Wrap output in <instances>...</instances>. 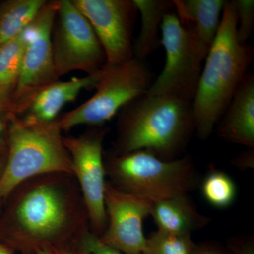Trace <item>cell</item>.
<instances>
[{
	"label": "cell",
	"instance_id": "17",
	"mask_svg": "<svg viewBox=\"0 0 254 254\" xmlns=\"http://www.w3.org/2000/svg\"><path fill=\"white\" fill-rule=\"evenodd\" d=\"M141 15L139 35L133 43V57L143 60L161 45V25L165 15L175 10L173 1L133 0Z\"/></svg>",
	"mask_w": 254,
	"mask_h": 254
},
{
	"label": "cell",
	"instance_id": "12",
	"mask_svg": "<svg viewBox=\"0 0 254 254\" xmlns=\"http://www.w3.org/2000/svg\"><path fill=\"white\" fill-rule=\"evenodd\" d=\"M106 230L102 242L125 254H142L146 245L143 222L153 203L118 190L107 181L105 190Z\"/></svg>",
	"mask_w": 254,
	"mask_h": 254
},
{
	"label": "cell",
	"instance_id": "18",
	"mask_svg": "<svg viewBox=\"0 0 254 254\" xmlns=\"http://www.w3.org/2000/svg\"><path fill=\"white\" fill-rule=\"evenodd\" d=\"M45 0H9L0 4V47L19 36L31 24Z\"/></svg>",
	"mask_w": 254,
	"mask_h": 254
},
{
	"label": "cell",
	"instance_id": "10",
	"mask_svg": "<svg viewBox=\"0 0 254 254\" xmlns=\"http://www.w3.org/2000/svg\"><path fill=\"white\" fill-rule=\"evenodd\" d=\"M108 130L104 125L92 127L79 136H63L70 155L72 174L81 190L86 205L90 231L101 237L108 220L105 207L106 171L103 141Z\"/></svg>",
	"mask_w": 254,
	"mask_h": 254
},
{
	"label": "cell",
	"instance_id": "15",
	"mask_svg": "<svg viewBox=\"0 0 254 254\" xmlns=\"http://www.w3.org/2000/svg\"><path fill=\"white\" fill-rule=\"evenodd\" d=\"M224 0H173L177 17L191 33L205 57L213 44L220 23Z\"/></svg>",
	"mask_w": 254,
	"mask_h": 254
},
{
	"label": "cell",
	"instance_id": "9",
	"mask_svg": "<svg viewBox=\"0 0 254 254\" xmlns=\"http://www.w3.org/2000/svg\"><path fill=\"white\" fill-rule=\"evenodd\" d=\"M58 8V1H46L24 31L26 45L11 103V113L16 115H21L43 88L59 81L52 46V30Z\"/></svg>",
	"mask_w": 254,
	"mask_h": 254
},
{
	"label": "cell",
	"instance_id": "30",
	"mask_svg": "<svg viewBox=\"0 0 254 254\" xmlns=\"http://www.w3.org/2000/svg\"><path fill=\"white\" fill-rule=\"evenodd\" d=\"M36 254H53L51 247H46L37 251Z\"/></svg>",
	"mask_w": 254,
	"mask_h": 254
},
{
	"label": "cell",
	"instance_id": "32",
	"mask_svg": "<svg viewBox=\"0 0 254 254\" xmlns=\"http://www.w3.org/2000/svg\"><path fill=\"white\" fill-rule=\"evenodd\" d=\"M0 254H12L7 247L0 243Z\"/></svg>",
	"mask_w": 254,
	"mask_h": 254
},
{
	"label": "cell",
	"instance_id": "13",
	"mask_svg": "<svg viewBox=\"0 0 254 254\" xmlns=\"http://www.w3.org/2000/svg\"><path fill=\"white\" fill-rule=\"evenodd\" d=\"M103 69L83 78H73L67 81H58L41 90L21 115L31 123H53L65 105L76 99L83 90L95 88L101 77Z\"/></svg>",
	"mask_w": 254,
	"mask_h": 254
},
{
	"label": "cell",
	"instance_id": "20",
	"mask_svg": "<svg viewBox=\"0 0 254 254\" xmlns=\"http://www.w3.org/2000/svg\"><path fill=\"white\" fill-rule=\"evenodd\" d=\"M202 194L205 200L217 208H226L235 202L237 187L233 180L225 173L210 169L201 184Z\"/></svg>",
	"mask_w": 254,
	"mask_h": 254
},
{
	"label": "cell",
	"instance_id": "11",
	"mask_svg": "<svg viewBox=\"0 0 254 254\" xmlns=\"http://www.w3.org/2000/svg\"><path fill=\"white\" fill-rule=\"evenodd\" d=\"M72 1L91 23L107 64H120L133 58V32L138 12L133 0Z\"/></svg>",
	"mask_w": 254,
	"mask_h": 254
},
{
	"label": "cell",
	"instance_id": "4",
	"mask_svg": "<svg viewBox=\"0 0 254 254\" xmlns=\"http://www.w3.org/2000/svg\"><path fill=\"white\" fill-rule=\"evenodd\" d=\"M58 120L31 123L11 113L5 140L6 162L0 177V204L20 184L46 174H72L71 158L64 144Z\"/></svg>",
	"mask_w": 254,
	"mask_h": 254
},
{
	"label": "cell",
	"instance_id": "29",
	"mask_svg": "<svg viewBox=\"0 0 254 254\" xmlns=\"http://www.w3.org/2000/svg\"><path fill=\"white\" fill-rule=\"evenodd\" d=\"M6 144L5 137L3 138H0V158L6 154Z\"/></svg>",
	"mask_w": 254,
	"mask_h": 254
},
{
	"label": "cell",
	"instance_id": "5",
	"mask_svg": "<svg viewBox=\"0 0 254 254\" xmlns=\"http://www.w3.org/2000/svg\"><path fill=\"white\" fill-rule=\"evenodd\" d=\"M106 175L115 188L151 203L189 194L198 185L190 156L164 160L145 150L104 154Z\"/></svg>",
	"mask_w": 254,
	"mask_h": 254
},
{
	"label": "cell",
	"instance_id": "25",
	"mask_svg": "<svg viewBox=\"0 0 254 254\" xmlns=\"http://www.w3.org/2000/svg\"><path fill=\"white\" fill-rule=\"evenodd\" d=\"M11 113L9 105L0 100V138L5 137L8 117Z\"/></svg>",
	"mask_w": 254,
	"mask_h": 254
},
{
	"label": "cell",
	"instance_id": "6",
	"mask_svg": "<svg viewBox=\"0 0 254 254\" xmlns=\"http://www.w3.org/2000/svg\"><path fill=\"white\" fill-rule=\"evenodd\" d=\"M151 83V73L143 60L133 57L120 64H106L93 96L58 119V125L63 131L78 125H104L125 105L146 93Z\"/></svg>",
	"mask_w": 254,
	"mask_h": 254
},
{
	"label": "cell",
	"instance_id": "22",
	"mask_svg": "<svg viewBox=\"0 0 254 254\" xmlns=\"http://www.w3.org/2000/svg\"><path fill=\"white\" fill-rule=\"evenodd\" d=\"M237 16V39L245 44L252 36L254 26V0H233Z\"/></svg>",
	"mask_w": 254,
	"mask_h": 254
},
{
	"label": "cell",
	"instance_id": "24",
	"mask_svg": "<svg viewBox=\"0 0 254 254\" xmlns=\"http://www.w3.org/2000/svg\"><path fill=\"white\" fill-rule=\"evenodd\" d=\"M234 165L240 169L247 170L254 168V151L252 148H249L234 160Z\"/></svg>",
	"mask_w": 254,
	"mask_h": 254
},
{
	"label": "cell",
	"instance_id": "26",
	"mask_svg": "<svg viewBox=\"0 0 254 254\" xmlns=\"http://www.w3.org/2000/svg\"><path fill=\"white\" fill-rule=\"evenodd\" d=\"M231 248L236 254H254V245L251 241H232Z\"/></svg>",
	"mask_w": 254,
	"mask_h": 254
},
{
	"label": "cell",
	"instance_id": "3",
	"mask_svg": "<svg viewBox=\"0 0 254 254\" xmlns=\"http://www.w3.org/2000/svg\"><path fill=\"white\" fill-rule=\"evenodd\" d=\"M222 14L192 101L195 132L203 140L220 121L253 60V47L237 39V12L232 1H225Z\"/></svg>",
	"mask_w": 254,
	"mask_h": 254
},
{
	"label": "cell",
	"instance_id": "23",
	"mask_svg": "<svg viewBox=\"0 0 254 254\" xmlns=\"http://www.w3.org/2000/svg\"><path fill=\"white\" fill-rule=\"evenodd\" d=\"M81 247L90 254H123L102 242L100 237L91 231H88L83 237Z\"/></svg>",
	"mask_w": 254,
	"mask_h": 254
},
{
	"label": "cell",
	"instance_id": "31",
	"mask_svg": "<svg viewBox=\"0 0 254 254\" xmlns=\"http://www.w3.org/2000/svg\"><path fill=\"white\" fill-rule=\"evenodd\" d=\"M5 162H6V154L3 155V156L0 158V177H1L3 170H4Z\"/></svg>",
	"mask_w": 254,
	"mask_h": 254
},
{
	"label": "cell",
	"instance_id": "1",
	"mask_svg": "<svg viewBox=\"0 0 254 254\" xmlns=\"http://www.w3.org/2000/svg\"><path fill=\"white\" fill-rule=\"evenodd\" d=\"M0 243L31 249L72 239L81 242L89 231V219L73 174H46L18 185L1 205Z\"/></svg>",
	"mask_w": 254,
	"mask_h": 254
},
{
	"label": "cell",
	"instance_id": "28",
	"mask_svg": "<svg viewBox=\"0 0 254 254\" xmlns=\"http://www.w3.org/2000/svg\"><path fill=\"white\" fill-rule=\"evenodd\" d=\"M193 254H220V253L211 247L203 246V247H195Z\"/></svg>",
	"mask_w": 254,
	"mask_h": 254
},
{
	"label": "cell",
	"instance_id": "14",
	"mask_svg": "<svg viewBox=\"0 0 254 254\" xmlns=\"http://www.w3.org/2000/svg\"><path fill=\"white\" fill-rule=\"evenodd\" d=\"M220 120L217 129L219 136L232 143L254 149L253 74L247 73Z\"/></svg>",
	"mask_w": 254,
	"mask_h": 254
},
{
	"label": "cell",
	"instance_id": "27",
	"mask_svg": "<svg viewBox=\"0 0 254 254\" xmlns=\"http://www.w3.org/2000/svg\"><path fill=\"white\" fill-rule=\"evenodd\" d=\"M53 254H90L83 250L81 247V250L79 251L69 250L68 249L63 248H51Z\"/></svg>",
	"mask_w": 254,
	"mask_h": 254
},
{
	"label": "cell",
	"instance_id": "2",
	"mask_svg": "<svg viewBox=\"0 0 254 254\" xmlns=\"http://www.w3.org/2000/svg\"><path fill=\"white\" fill-rule=\"evenodd\" d=\"M193 133L192 103L145 93L120 110L118 135L109 153L145 150L173 160L180 158Z\"/></svg>",
	"mask_w": 254,
	"mask_h": 254
},
{
	"label": "cell",
	"instance_id": "33",
	"mask_svg": "<svg viewBox=\"0 0 254 254\" xmlns=\"http://www.w3.org/2000/svg\"><path fill=\"white\" fill-rule=\"evenodd\" d=\"M1 204H0V207H1Z\"/></svg>",
	"mask_w": 254,
	"mask_h": 254
},
{
	"label": "cell",
	"instance_id": "21",
	"mask_svg": "<svg viewBox=\"0 0 254 254\" xmlns=\"http://www.w3.org/2000/svg\"><path fill=\"white\" fill-rule=\"evenodd\" d=\"M195 248L190 235H175L158 230L146 238L142 254H193Z\"/></svg>",
	"mask_w": 254,
	"mask_h": 254
},
{
	"label": "cell",
	"instance_id": "16",
	"mask_svg": "<svg viewBox=\"0 0 254 254\" xmlns=\"http://www.w3.org/2000/svg\"><path fill=\"white\" fill-rule=\"evenodd\" d=\"M150 215L158 230L175 235H190L192 232L206 226L209 222L197 210L189 194L153 203Z\"/></svg>",
	"mask_w": 254,
	"mask_h": 254
},
{
	"label": "cell",
	"instance_id": "8",
	"mask_svg": "<svg viewBox=\"0 0 254 254\" xmlns=\"http://www.w3.org/2000/svg\"><path fill=\"white\" fill-rule=\"evenodd\" d=\"M52 46L59 78L74 71L95 74L107 64L104 50L94 30L72 0L58 1Z\"/></svg>",
	"mask_w": 254,
	"mask_h": 254
},
{
	"label": "cell",
	"instance_id": "19",
	"mask_svg": "<svg viewBox=\"0 0 254 254\" xmlns=\"http://www.w3.org/2000/svg\"><path fill=\"white\" fill-rule=\"evenodd\" d=\"M25 45L23 31L12 41L0 47V100L8 103L10 108L18 83Z\"/></svg>",
	"mask_w": 254,
	"mask_h": 254
},
{
	"label": "cell",
	"instance_id": "7",
	"mask_svg": "<svg viewBox=\"0 0 254 254\" xmlns=\"http://www.w3.org/2000/svg\"><path fill=\"white\" fill-rule=\"evenodd\" d=\"M161 45L166 55L165 66L157 79L152 82L147 94L192 103L203 69L202 62L206 57L174 11L163 18Z\"/></svg>",
	"mask_w": 254,
	"mask_h": 254
}]
</instances>
